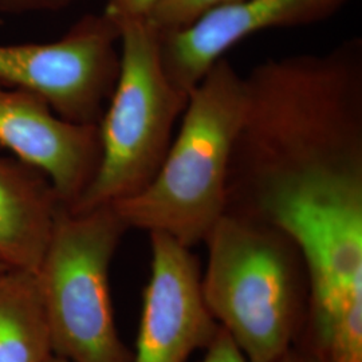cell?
<instances>
[{"label":"cell","instance_id":"cell-1","mask_svg":"<svg viewBox=\"0 0 362 362\" xmlns=\"http://www.w3.org/2000/svg\"><path fill=\"white\" fill-rule=\"evenodd\" d=\"M227 212L264 220L279 208L362 194V40L270 58L247 76Z\"/></svg>","mask_w":362,"mask_h":362},{"label":"cell","instance_id":"cell-2","mask_svg":"<svg viewBox=\"0 0 362 362\" xmlns=\"http://www.w3.org/2000/svg\"><path fill=\"white\" fill-rule=\"evenodd\" d=\"M245 105V76L224 57L188 93L153 180L112 204L129 230L165 233L189 248L206 243L227 212L228 173Z\"/></svg>","mask_w":362,"mask_h":362},{"label":"cell","instance_id":"cell-3","mask_svg":"<svg viewBox=\"0 0 362 362\" xmlns=\"http://www.w3.org/2000/svg\"><path fill=\"white\" fill-rule=\"evenodd\" d=\"M202 291L208 310L250 362L294 348L309 317L305 264L294 242L270 224L227 212L206 240Z\"/></svg>","mask_w":362,"mask_h":362},{"label":"cell","instance_id":"cell-4","mask_svg":"<svg viewBox=\"0 0 362 362\" xmlns=\"http://www.w3.org/2000/svg\"><path fill=\"white\" fill-rule=\"evenodd\" d=\"M119 73L98 122L101 155L95 175L67 208L85 212L141 192L153 180L188 103L161 61L160 31L149 19L117 22Z\"/></svg>","mask_w":362,"mask_h":362},{"label":"cell","instance_id":"cell-5","mask_svg":"<svg viewBox=\"0 0 362 362\" xmlns=\"http://www.w3.org/2000/svg\"><path fill=\"white\" fill-rule=\"evenodd\" d=\"M128 230L113 206L59 209L35 272L54 356L69 362H132L110 294L112 260Z\"/></svg>","mask_w":362,"mask_h":362},{"label":"cell","instance_id":"cell-6","mask_svg":"<svg viewBox=\"0 0 362 362\" xmlns=\"http://www.w3.org/2000/svg\"><path fill=\"white\" fill-rule=\"evenodd\" d=\"M119 73V26L89 13L49 43L0 45V83L38 93L62 118L98 125Z\"/></svg>","mask_w":362,"mask_h":362},{"label":"cell","instance_id":"cell-7","mask_svg":"<svg viewBox=\"0 0 362 362\" xmlns=\"http://www.w3.org/2000/svg\"><path fill=\"white\" fill-rule=\"evenodd\" d=\"M151 278L132 362H185L207 349L219 332L202 291L199 259L189 247L163 233H149Z\"/></svg>","mask_w":362,"mask_h":362},{"label":"cell","instance_id":"cell-8","mask_svg":"<svg viewBox=\"0 0 362 362\" xmlns=\"http://www.w3.org/2000/svg\"><path fill=\"white\" fill-rule=\"evenodd\" d=\"M0 145L39 169L64 207H71L100 163L98 125L58 116L38 93L0 83Z\"/></svg>","mask_w":362,"mask_h":362},{"label":"cell","instance_id":"cell-9","mask_svg":"<svg viewBox=\"0 0 362 362\" xmlns=\"http://www.w3.org/2000/svg\"><path fill=\"white\" fill-rule=\"evenodd\" d=\"M349 0H242L194 23L160 31L161 61L170 81L189 91L226 54L258 33L324 22Z\"/></svg>","mask_w":362,"mask_h":362},{"label":"cell","instance_id":"cell-10","mask_svg":"<svg viewBox=\"0 0 362 362\" xmlns=\"http://www.w3.org/2000/svg\"><path fill=\"white\" fill-rule=\"evenodd\" d=\"M64 207L50 180L15 157H0V260L37 272Z\"/></svg>","mask_w":362,"mask_h":362},{"label":"cell","instance_id":"cell-11","mask_svg":"<svg viewBox=\"0 0 362 362\" xmlns=\"http://www.w3.org/2000/svg\"><path fill=\"white\" fill-rule=\"evenodd\" d=\"M52 336L35 272L0 274V362H49Z\"/></svg>","mask_w":362,"mask_h":362},{"label":"cell","instance_id":"cell-12","mask_svg":"<svg viewBox=\"0 0 362 362\" xmlns=\"http://www.w3.org/2000/svg\"><path fill=\"white\" fill-rule=\"evenodd\" d=\"M238 1L242 0H163L149 16V22L160 31L177 30L194 23L204 13Z\"/></svg>","mask_w":362,"mask_h":362},{"label":"cell","instance_id":"cell-13","mask_svg":"<svg viewBox=\"0 0 362 362\" xmlns=\"http://www.w3.org/2000/svg\"><path fill=\"white\" fill-rule=\"evenodd\" d=\"M202 362H250L243 351L233 342V338L223 329L207 348V354ZM274 362H318L314 351L311 350L308 341L303 344H297L294 348L288 350L279 360Z\"/></svg>","mask_w":362,"mask_h":362},{"label":"cell","instance_id":"cell-14","mask_svg":"<svg viewBox=\"0 0 362 362\" xmlns=\"http://www.w3.org/2000/svg\"><path fill=\"white\" fill-rule=\"evenodd\" d=\"M163 0H106L104 13L116 22L149 19Z\"/></svg>","mask_w":362,"mask_h":362},{"label":"cell","instance_id":"cell-15","mask_svg":"<svg viewBox=\"0 0 362 362\" xmlns=\"http://www.w3.org/2000/svg\"><path fill=\"white\" fill-rule=\"evenodd\" d=\"M76 0H0V13H23L57 11Z\"/></svg>","mask_w":362,"mask_h":362},{"label":"cell","instance_id":"cell-16","mask_svg":"<svg viewBox=\"0 0 362 362\" xmlns=\"http://www.w3.org/2000/svg\"><path fill=\"white\" fill-rule=\"evenodd\" d=\"M49 362H69L64 360V358H61V357H57V356H52V358H50V361Z\"/></svg>","mask_w":362,"mask_h":362},{"label":"cell","instance_id":"cell-17","mask_svg":"<svg viewBox=\"0 0 362 362\" xmlns=\"http://www.w3.org/2000/svg\"><path fill=\"white\" fill-rule=\"evenodd\" d=\"M6 270H8V267H7V266H6V264H4V263L0 260V274H1V272H6Z\"/></svg>","mask_w":362,"mask_h":362}]
</instances>
